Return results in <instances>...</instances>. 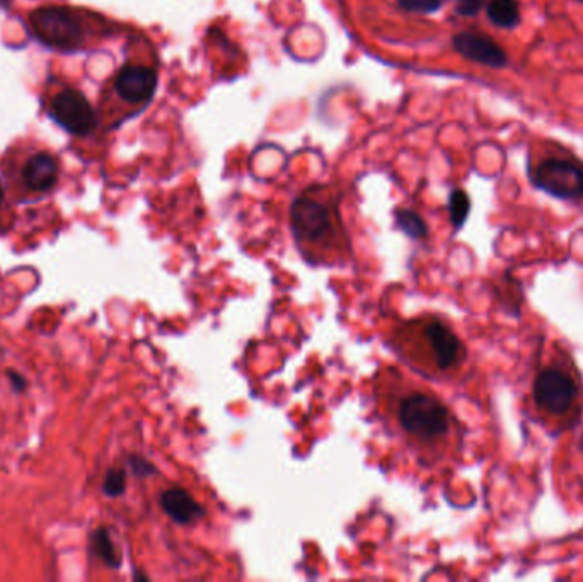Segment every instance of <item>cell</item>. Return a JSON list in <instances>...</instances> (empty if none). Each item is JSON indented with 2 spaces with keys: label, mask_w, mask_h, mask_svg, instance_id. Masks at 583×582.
Masks as SVG:
<instances>
[{
  "label": "cell",
  "mask_w": 583,
  "mask_h": 582,
  "mask_svg": "<svg viewBox=\"0 0 583 582\" xmlns=\"http://www.w3.org/2000/svg\"><path fill=\"white\" fill-rule=\"evenodd\" d=\"M290 226L302 255L312 265H338L350 255L338 212L319 198H297L290 209Z\"/></svg>",
  "instance_id": "6da1fadb"
},
{
  "label": "cell",
  "mask_w": 583,
  "mask_h": 582,
  "mask_svg": "<svg viewBox=\"0 0 583 582\" xmlns=\"http://www.w3.org/2000/svg\"><path fill=\"white\" fill-rule=\"evenodd\" d=\"M394 347L405 361L428 373H451L466 359V349L451 326L433 316L399 325Z\"/></svg>",
  "instance_id": "7a4b0ae2"
},
{
  "label": "cell",
  "mask_w": 583,
  "mask_h": 582,
  "mask_svg": "<svg viewBox=\"0 0 583 582\" xmlns=\"http://www.w3.org/2000/svg\"><path fill=\"white\" fill-rule=\"evenodd\" d=\"M391 412L403 436L420 448L439 446L451 434L449 408L427 391H401L394 398Z\"/></svg>",
  "instance_id": "3957f363"
},
{
  "label": "cell",
  "mask_w": 583,
  "mask_h": 582,
  "mask_svg": "<svg viewBox=\"0 0 583 582\" xmlns=\"http://www.w3.org/2000/svg\"><path fill=\"white\" fill-rule=\"evenodd\" d=\"M29 24L41 43L57 50H77L86 40L81 16L70 7H38L29 14Z\"/></svg>",
  "instance_id": "277c9868"
},
{
  "label": "cell",
  "mask_w": 583,
  "mask_h": 582,
  "mask_svg": "<svg viewBox=\"0 0 583 582\" xmlns=\"http://www.w3.org/2000/svg\"><path fill=\"white\" fill-rule=\"evenodd\" d=\"M537 190L560 200H582L583 168L570 159L549 158L531 171Z\"/></svg>",
  "instance_id": "5b68a950"
},
{
  "label": "cell",
  "mask_w": 583,
  "mask_h": 582,
  "mask_svg": "<svg viewBox=\"0 0 583 582\" xmlns=\"http://www.w3.org/2000/svg\"><path fill=\"white\" fill-rule=\"evenodd\" d=\"M537 407L551 415H565L577 405V381L558 367H546L537 374L532 388Z\"/></svg>",
  "instance_id": "8992f818"
},
{
  "label": "cell",
  "mask_w": 583,
  "mask_h": 582,
  "mask_svg": "<svg viewBox=\"0 0 583 582\" xmlns=\"http://www.w3.org/2000/svg\"><path fill=\"white\" fill-rule=\"evenodd\" d=\"M50 117L58 127L76 137H89L98 127L93 106L77 89L67 88L55 94L50 105Z\"/></svg>",
  "instance_id": "52a82bcc"
},
{
  "label": "cell",
  "mask_w": 583,
  "mask_h": 582,
  "mask_svg": "<svg viewBox=\"0 0 583 582\" xmlns=\"http://www.w3.org/2000/svg\"><path fill=\"white\" fill-rule=\"evenodd\" d=\"M456 52L464 59L485 65L490 69H505L508 65L507 52L497 41L478 31H462L452 38Z\"/></svg>",
  "instance_id": "ba28073f"
},
{
  "label": "cell",
  "mask_w": 583,
  "mask_h": 582,
  "mask_svg": "<svg viewBox=\"0 0 583 582\" xmlns=\"http://www.w3.org/2000/svg\"><path fill=\"white\" fill-rule=\"evenodd\" d=\"M157 88L156 70L144 65H125L115 77V91L130 103H145Z\"/></svg>",
  "instance_id": "9c48e42d"
},
{
  "label": "cell",
  "mask_w": 583,
  "mask_h": 582,
  "mask_svg": "<svg viewBox=\"0 0 583 582\" xmlns=\"http://www.w3.org/2000/svg\"><path fill=\"white\" fill-rule=\"evenodd\" d=\"M60 163L50 152H36L26 161L23 180L33 192H50L57 185Z\"/></svg>",
  "instance_id": "30bf717a"
},
{
  "label": "cell",
  "mask_w": 583,
  "mask_h": 582,
  "mask_svg": "<svg viewBox=\"0 0 583 582\" xmlns=\"http://www.w3.org/2000/svg\"><path fill=\"white\" fill-rule=\"evenodd\" d=\"M161 507L178 524L195 523L205 516V509L185 489L179 487L162 492Z\"/></svg>",
  "instance_id": "8fae6325"
},
{
  "label": "cell",
  "mask_w": 583,
  "mask_h": 582,
  "mask_svg": "<svg viewBox=\"0 0 583 582\" xmlns=\"http://www.w3.org/2000/svg\"><path fill=\"white\" fill-rule=\"evenodd\" d=\"M486 16L493 26L502 30H514L520 24L519 0H490Z\"/></svg>",
  "instance_id": "7c38bea8"
},
{
  "label": "cell",
  "mask_w": 583,
  "mask_h": 582,
  "mask_svg": "<svg viewBox=\"0 0 583 582\" xmlns=\"http://www.w3.org/2000/svg\"><path fill=\"white\" fill-rule=\"evenodd\" d=\"M91 547H93L94 553L98 555L99 559L103 560L104 564L111 567V569H120L122 552L113 542L108 528L101 526V528L94 531L93 535H91Z\"/></svg>",
  "instance_id": "4fadbf2b"
},
{
  "label": "cell",
  "mask_w": 583,
  "mask_h": 582,
  "mask_svg": "<svg viewBox=\"0 0 583 582\" xmlns=\"http://www.w3.org/2000/svg\"><path fill=\"white\" fill-rule=\"evenodd\" d=\"M396 222L403 233L408 234L413 239L427 238L428 227L422 217L413 210H398L396 212Z\"/></svg>",
  "instance_id": "5bb4252c"
},
{
  "label": "cell",
  "mask_w": 583,
  "mask_h": 582,
  "mask_svg": "<svg viewBox=\"0 0 583 582\" xmlns=\"http://www.w3.org/2000/svg\"><path fill=\"white\" fill-rule=\"evenodd\" d=\"M471 210V200L464 190H454L449 198V214H451L452 226L459 229L464 226Z\"/></svg>",
  "instance_id": "9a60e30c"
},
{
  "label": "cell",
  "mask_w": 583,
  "mask_h": 582,
  "mask_svg": "<svg viewBox=\"0 0 583 582\" xmlns=\"http://www.w3.org/2000/svg\"><path fill=\"white\" fill-rule=\"evenodd\" d=\"M125 490H127V472L122 468L108 470L103 480L104 495L115 499V497L125 494Z\"/></svg>",
  "instance_id": "2e32d148"
},
{
  "label": "cell",
  "mask_w": 583,
  "mask_h": 582,
  "mask_svg": "<svg viewBox=\"0 0 583 582\" xmlns=\"http://www.w3.org/2000/svg\"><path fill=\"white\" fill-rule=\"evenodd\" d=\"M398 4L408 12L430 14V12L439 11L442 0H398Z\"/></svg>",
  "instance_id": "e0dca14e"
},
{
  "label": "cell",
  "mask_w": 583,
  "mask_h": 582,
  "mask_svg": "<svg viewBox=\"0 0 583 582\" xmlns=\"http://www.w3.org/2000/svg\"><path fill=\"white\" fill-rule=\"evenodd\" d=\"M128 465H130V470H132L135 477H152L156 475L157 468L152 465L151 461L145 460L142 456H128Z\"/></svg>",
  "instance_id": "ac0fdd59"
},
{
  "label": "cell",
  "mask_w": 583,
  "mask_h": 582,
  "mask_svg": "<svg viewBox=\"0 0 583 582\" xmlns=\"http://www.w3.org/2000/svg\"><path fill=\"white\" fill-rule=\"evenodd\" d=\"M454 2H456V12L462 18L478 16L486 4V0H454Z\"/></svg>",
  "instance_id": "d6986e66"
},
{
  "label": "cell",
  "mask_w": 583,
  "mask_h": 582,
  "mask_svg": "<svg viewBox=\"0 0 583 582\" xmlns=\"http://www.w3.org/2000/svg\"><path fill=\"white\" fill-rule=\"evenodd\" d=\"M7 376H9V381H11L12 388H14V391H18V393H21V391H23L24 388L28 386V381H26V378H23V376L16 373V371H7Z\"/></svg>",
  "instance_id": "ffe728a7"
},
{
  "label": "cell",
  "mask_w": 583,
  "mask_h": 582,
  "mask_svg": "<svg viewBox=\"0 0 583 582\" xmlns=\"http://www.w3.org/2000/svg\"><path fill=\"white\" fill-rule=\"evenodd\" d=\"M4 197H6V192H4V187H2V183H0V205L4 202Z\"/></svg>",
  "instance_id": "44dd1931"
},
{
  "label": "cell",
  "mask_w": 583,
  "mask_h": 582,
  "mask_svg": "<svg viewBox=\"0 0 583 582\" xmlns=\"http://www.w3.org/2000/svg\"><path fill=\"white\" fill-rule=\"evenodd\" d=\"M577 2H582V4H583V0H577Z\"/></svg>",
  "instance_id": "7402d4cb"
}]
</instances>
